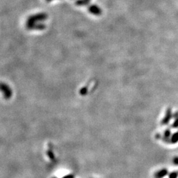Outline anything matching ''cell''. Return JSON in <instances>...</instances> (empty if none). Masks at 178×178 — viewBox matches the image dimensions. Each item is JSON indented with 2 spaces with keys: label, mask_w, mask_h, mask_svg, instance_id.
<instances>
[{
  "label": "cell",
  "mask_w": 178,
  "mask_h": 178,
  "mask_svg": "<svg viewBox=\"0 0 178 178\" xmlns=\"http://www.w3.org/2000/svg\"><path fill=\"white\" fill-rule=\"evenodd\" d=\"M173 117H174V119H176V118L178 117V112H175V113H174V114H173Z\"/></svg>",
  "instance_id": "cell-12"
},
{
  "label": "cell",
  "mask_w": 178,
  "mask_h": 178,
  "mask_svg": "<svg viewBox=\"0 0 178 178\" xmlns=\"http://www.w3.org/2000/svg\"><path fill=\"white\" fill-rule=\"evenodd\" d=\"M173 163L175 165L178 166V156L177 157H175L173 159Z\"/></svg>",
  "instance_id": "cell-11"
},
{
  "label": "cell",
  "mask_w": 178,
  "mask_h": 178,
  "mask_svg": "<svg viewBox=\"0 0 178 178\" xmlns=\"http://www.w3.org/2000/svg\"><path fill=\"white\" fill-rule=\"evenodd\" d=\"M172 117H173V114H172V108H168L167 110H166V112L164 117L162 119L161 124H162V125H168Z\"/></svg>",
  "instance_id": "cell-2"
},
{
  "label": "cell",
  "mask_w": 178,
  "mask_h": 178,
  "mask_svg": "<svg viewBox=\"0 0 178 178\" xmlns=\"http://www.w3.org/2000/svg\"><path fill=\"white\" fill-rule=\"evenodd\" d=\"M168 174V171L166 168H163L160 170L156 172V173L154 174V177L155 178H163L164 177H165L166 176H167Z\"/></svg>",
  "instance_id": "cell-5"
},
{
  "label": "cell",
  "mask_w": 178,
  "mask_h": 178,
  "mask_svg": "<svg viewBox=\"0 0 178 178\" xmlns=\"http://www.w3.org/2000/svg\"><path fill=\"white\" fill-rule=\"evenodd\" d=\"M89 2H88L86 0H77L76 1V4L79 6H83V5H86L89 4Z\"/></svg>",
  "instance_id": "cell-8"
},
{
  "label": "cell",
  "mask_w": 178,
  "mask_h": 178,
  "mask_svg": "<svg viewBox=\"0 0 178 178\" xmlns=\"http://www.w3.org/2000/svg\"><path fill=\"white\" fill-rule=\"evenodd\" d=\"M89 13H92V15L99 16L102 13V11L100 7L96 5H91L89 7Z\"/></svg>",
  "instance_id": "cell-3"
},
{
  "label": "cell",
  "mask_w": 178,
  "mask_h": 178,
  "mask_svg": "<svg viewBox=\"0 0 178 178\" xmlns=\"http://www.w3.org/2000/svg\"><path fill=\"white\" fill-rule=\"evenodd\" d=\"M178 142V131L175 133L171 137V143L172 144L177 143Z\"/></svg>",
  "instance_id": "cell-7"
},
{
  "label": "cell",
  "mask_w": 178,
  "mask_h": 178,
  "mask_svg": "<svg viewBox=\"0 0 178 178\" xmlns=\"http://www.w3.org/2000/svg\"><path fill=\"white\" fill-rule=\"evenodd\" d=\"M48 1H53V0H47Z\"/></svg>",
  "instance_id": "cell-13"
},
{
  "label": "cell",
  "mask_w": 178,
  "mask_h": 178,
  "mask_svg": "<svg viewBox=\"0 0 178 178\" xmlns=\"http://www.w3.org/2000/svg\"><path fill=\"white\" fill-rule=\"evenodd\" d=\"M45 29V25L42 24V23H37L32 25L29 28L30 30H43Z\"/></svg>",
  "instance_id": "cell-6"
},
{
  "label": "cell",
  "mask_w": 178,
  "mask_h": 178,
  "mask_svg": "<svg viewBox=\"0 0 178 178\" xmlns=\"http://www.w3.org/2000/svg\"><path fill=\"white\" fill-rule=\"evenodd\" d=\"M47 18H48V15L45 13H38V14H36V15L29 17V19H27V21L26 23V26L27 27V29H29V27L32 26L34 25L37 24L38 22L45 21V20L47 19Z\"/></svg>",
  "instance_id": "cell-1"
},
{
  "label": "cell",
  "mask_w": 178,
  "mask_h": 178,
  "mask_svg": "<svg viewBox=\"0 0 178 178\" xmlns=\"http://www.w3.org/2000/svg\"><path fill=\"white\" fill-rule=\"evenodd\" d=\"M172 128L174 129H176V128H178V117L175 119V120L174 121L173 124H172Z\"/></svg>",
  "instance_id": "cell-10"
},
{
  "label": "cell",
  "mask_w": 178,
  "mask_h": 178,
  "mask_svg": "<svg viewBox=\"0 0 178 178\" xmlns=\"http://www.w3.org/2000/svg\"><path fill=\"white\" fill-rule=\"evenodd\" d=\"M178 177V171L173 172L169 174V178H177Z\"/></svg>",
  "instance_id": "cell-9"
},
{
  "label": "cell",
  "mask_w": 178,
  "mask_h": 178,
  "mask_svg": "<svg viewBox=\"0 0 178 178\" xmlns=\"http://www.w3.org/2000/svg\"><path fill=\"white\" fill-rule=\"evenodd\" d=\"M170 136H171V130L169 129H167L166 130H165L164 133V135L162 137L161 139L166 143H172Z\"/></svg>",
  "instance_id": "cell-4"
},
{
  "label": "cell",
  "mask_w": 178,
  "mask_h": 178,
  "mask_svg": "<svg viewBox=\"0 0 178 178\" xmlns=\"http://www.w3.org/2000/svg\"><path fill=\"white\" fill-rule=\"evenodd\" d=\"M86 1H88V2H90V0H86Z\"/></svg>",
  "instance_id": "cell-14"
}]
</instances>
